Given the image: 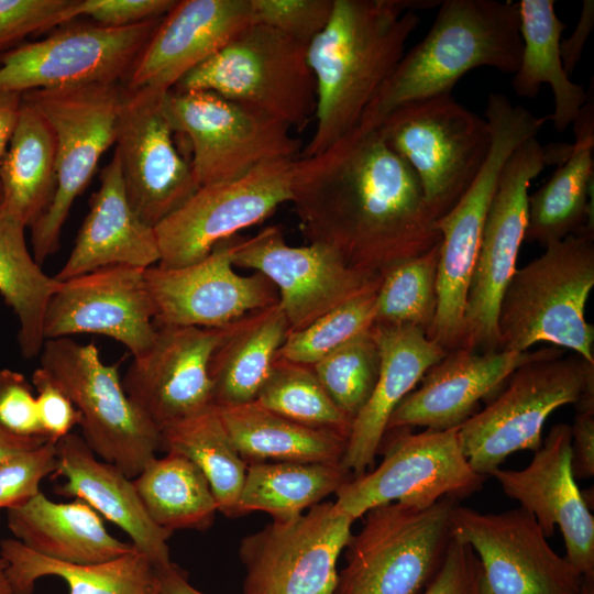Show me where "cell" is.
<instances>
[{"label":"cell","mask_w":594,"mask_h":594,"mask_svg":"<svg viewBox=\"0 0 594 594\" xmlns=\"http://www.w3.org/2000/svg\"><path fill=\"white\" fill-rule=\"evenodd\" d=\"M290 202L309 243L381 278L441 240L418 177L377 128L356 124L324 151L296 158Z\"/></svg>","instance_id":"6da1fadb"},{"label":"cell","mask_w":594,"mask_h":594,"mask_svg":"<svg viewBox=\"0 0 594 594\" xmlns=\"http://www.w3.org/2000/svg\"><path fill=\"white\" fill-rule=\"evenodd\" d=\"M433 0H333L326 28L309 43L317 85L316 129L301 156L351 131L405 53L419 24L415 10Z\"/></svg>","instance_id":"7a4b0ae2"},{"label":"cell","mask_w":594,"mask_h":594,"mask_svg":"<svg viewBox=\"0 0 594 594\" xmlns=\"http://www.w3.org/2000/svg\"><path fill=\"white\" fill-rule=\"evenodd\" d=\"M439 7L427 35L404 53L358 124L377 128L405 103L451 94L477 67L516 73L522 51L518 2L444 0Z\"/></svg>","instance_id":"3957f363"},{"label":"cell","mask_w":594,"mask_h":594,"mask_svg":"<svg viewBox=\"0 0 594 594\" xmlns=\"http://www.w3.org/2000/svg\"><path fill=\"white\" fill-rule=\"evenodd\" d=\"M510 278L497 315L498 351H529L540 342L594 364V328L585 305L594 286L593 228L584 227Z\"/></svg>","instance_id":"277c9868"},{"label":"cell","mask_w":594,"mask_h":594,"mask_svg":"<svg viewBox=\"0 0 594 594\" xmlns=\"http://www.w3.org/2000/svg\"><path fill=\"white\" fill-rule=\"evenodd\" d=\"M170 90H208L255 108L301 132L315 119L317 85L308 45L253 23Z\"/></svg>","instance_id":"5b68a950"},{"label":"cell","mask_w":594,"mask_h":594,"mask_svg":"<svg viewBox=\"0 0 594 594\" xmlns=\"http://www.w3.org/2000/svg\"><path fill=\"white\" fill-rule=\"evenodd\" d=\"M458 501L427 508L389 503L370 509L346 544V564L333 594H421L440 570L453 539Z\"/></svg>","instance_id":"8992f818"},{"label":"cell","mask_w":594,"mask_h":594,"mask_svg":"<svg viewBox=\"0 0 594 594\" xmlns=\"http://www.w3.org/2000/svg\"><path fill=\"white\" fill-rule=\"evenodd\" d=\"M594 398V364L578 354L552 356L518 367L484 409L459 429L472 469L488 476L520 450L537 451L542 429L559 407Z\"/></svg>","instance_id":"52a82bcc"},{"label":"cell","mask_w":594,"mask_h":594,"mask_svg":"<svg viewBox=\"0 0 594 594\" xmlns=\"http://www.w3.org/2000/svg\"><path fill=\"white\" fill-rule=\"evenodd\" d=\"M41 366L80 414L81 437L101 460L136 477L161 449L156 425L131 400L118 364H106L95 343L48 339Z\"/></svg>","instance_id":"ba28073f"},{"label":"cell","mask_w":594,"mask_h":594,"mask_svg":"<svg viewBox=\"0 0 594 594\" xmlns=\"http://www.w3.org/2000/svg\"><path fill=\"white\" fill-rule=\"evenodd\" d=\"M377 129L418 177L436 220L466 191L491 146L485 118L464 108L451 94L405 103L389 112Z\"/></svg>","instance_id":"9c48e42d"},{"label":"cell","mask_w":594,"mask_h":594,"mask_svg":"<svg viewBox=\"0 0 594 594\" xmlns=\"http://www.w3.org/2000/svg\"><path fill=\"white\" fill-rule=\"evenodd\" d=\"M122 84H88L31 90L22 99L50 122L56 139V188L30 227L34 260L42 265L59 249L72 206L90 183L103 153L116 142Z\"/></svg>","instance_id":"30bf717a"},{"label":"cell","mask_w":594,"mask_h":594,"mask_svg":"<svg viewBox=\"0 0 594 594\" xmlns=\"http://www.w3.org/2000/svg\"><path fill=\"white\" fill-rule=\"evenodd\" d=\"M165 112L187 136L199 187L238 179L276 161L295 160L300 142L280 120L208 90H168Z\"/></svg>","instance_id":"8fae6325"},{"label":"cell","mask_w":594,"mask_h":594,"mask_svg":"<svg viewBox=\"0 0 594 594\" xmlns=\"http://www.w3.org/2000/svg\"><path fill=\"white\" fill-rule=\"evenodd\" d=\"M458 429L386 431L382 462L344 483L334 504L355 520L389 503L427 508L446 497L459 501L479 492L486 476L470 465Z\"/></svg>","instance_id":"7c38bea8"},{"label":"cell","mask_w":594,"mask_h":594,"mask_svg":"<svg viewBox=\"0 0 594 594\" xmlns=\"http://www.w3.org/2000/svg\"><path fill=\"white\" fill-rule=\"evenodd\" d=\"M570 150L571 146L550 150L537 138H530L507 160L483 227L460 348L498 351L497 315L525 240L528 188L547 165L562 163Z\"/></svg>","instance_id":"4fadbf2b"},{"label":"cell","mask_w":594,"mask_h":594,"mask_svg":"<svg viewBox=\"0 0 594 594\" xmlns=\"http://www.w3.org/2000/svg\"><path fill=\"white\" fill-rule=\"evenodd\" d=\"M353 522L334 502H321L244 537L239 548L243 594H333Z\"/></svg>","instance_id":"5bb4252c"},{"label":"cell","mask_w":594,"mask_h":594,"mask_svg":"<svg viewBox=\"0 0 594 594\" xmlns=\"http://www.w3.org/2000/svg\"><path fill=\"white\" fill-rule=\"evenodd\" d=\"M161 19L119 29L69 22L22 43L0 54V92L123 84Z\"/></svg>","instance_id":"9a60e30c"},{"label":"cell","mask_w":594,"mask_h":594,"mask_svg":"<svg viewBox=\"0 0 594 594\" xmlns=\"http://www.w3.org/2000/svg\"><path fill=\"white\" fill-rule=\"evenodd\" d=\"M450 522L453 539L471 546L480 561L481 594H581L583 576L520 506L481 513L457 504Z\"/></svg>","instance_id":"2e32d148"},{"label":"cell","mask_w":594,"mask_h":594,"mask_svg":"<svg viewBox=\"0 0 594 594\" xmlns=\"http://www.w3.org/2000/svg\"><path fill=\"white\" fill-rule=\"evenodd\" d=\"M295 160L270 162L238 179L199 187L154 227L157 265L176 268L196 263L220 242L264 221L279 205L290 201Z\"/></svg>","instance_id":"e0dca14e"},{"label":"cell","mask_w":594,"mask_h":594,"mask_svg":"<svg viewBox=\"0 0 594 594\" xmlns=\"http://www.w3.org/2000/svg\"><path fill=\"white\" fill-rule=\"evenodd\" d=\"M233 265L254 270L275 286L289 324L298 331L341 304L378 288L382 278L351 267L332 246L286 243L279 226L232 238Z\"/></svg>","instance_id":"ac0fdd59"},{"label":"cell","mask_w":594,"mask_h":594,"mask_svg":"<svg viewBox=\"0 0 594 594\" xmlns=\"http://www.w3.org/2000/svg\"><path fill=\"white\" fill-rule=\"evenodd\" d=\"M166 92L122 85L114 142L129 204L153 228L199 188L190 162L176 148Z\"/></svg>","instance_id":"d6986e66"},{"label":"cell","mask_w":594,"mask_h":594,"mask_svg":"<svg viewBox=\"0 0 594 594\" xmlns=\"http://www.w3.org/2000/svg\"><path fill=\"white\" fill-rule=\"evenodd\" d=\"M491 136L479 174L454 207L435 222L441 235L437 308L427 337L446 352L462 344L468 295L486 216L507 160L525 140L518 128L506 122L492 124Z\"/></svg>","instance_id":"ffe728a7"},{"label":"cell","mask_w":594,"mask_h":594,"mask_svg":"<svg viewBox=\"0 0 594 594\" xmlns=\"http://www.w3.org/2000/svg\"><path fill=\"white\" fill-rule=\"evenodd\" d=\"M234 267L230 238L196 263L145 268L155 324L221 328L278 302L277 290L268 278L256 272L244 276Z\"/></svg>","instance_id":"44dd1931"},{"label":"cell","mask_w":594,"mask_h":594,"mask_svg":"<svg viewBox=\"0 0 594 594\" xmlns=\"http://www.w3.org/2000/svg\"><path fill=\"white\" fill-rule=\"evenodd\" d=\"M144 270L112 265L61 280L46 307L45 341L94 333L122 343L133 358L145 353L156 324Z\"/></svg>","instance_id":"7402d4cb"},{"label":"cell","mask_w":594,"mask_h":594,"mask_svg":"<svg viewBox=\"0 0 594 594\" xmlns=\"http://www.w3.org/2000/svg\"><path fill=\"white\" fill-rule=\"evenodd\" d=\"M229 326L156 324L151 348L133 358L122 385L160 430L215 406L209 365Z\"/></svg>","instance_id":"603a6c76"},{"label":"cell","mask_w":594,"mask_h":594,"mask_svg":"<svg viewBox=\"0 0 594 594\" xmlns=\"http://www.w3.org/2000/svg\"><path fill=\"white\" fill-rule=\"evenodd\" d=\"M571 458V426L557 424L525 469L498 468L492 476L535 516L547 538L558 526L568 561L583 578L594 579V517L573 476Z\"/></svg>","instance_id":"cb8c5ba5"},{"label":"cell","mask_w":594,"mask_h":594,"mask_svg":"<svg viewBox=\"0 0 594 594\" xmlns=\"http://www.w3.org/2000/svg\"><path fill=\"white\" fill-rule=\"evenodd\" d=\"M564 352L558 346L525 352L451 350L396 407L386 431L415 427L459 428L479 411L480 402L495 396L518 367L535 360L561 356Z\"/></svg>","instance_id":"d4e9b609"},{"label":"cell","mask_w":594,"mask_h":594,"mask_svg":"<svg viewBox=\"0 0 594 594\" xmlns=\"http://www.w3.org/2000/svg\"><path fill=\"white\" fill-rule=\"evenodd\" d=\"M251 0H180L161 19L123 86L168 91L246 26Z\"/></svg>","instance_id":"484cf974"},{"label":"cell","mask_w":594,"mask_h":594,"mask_svg":"<svg viewBox=\"0 0 594 594\" xmlns=\"http://www.w3.org/2000/svg\"><path fill=\"white\" fill-rule=\"evenodd\" d=\"M381 366L374 389L352 421L342 465L353 477L374 464L396 407L446 351L411 326H373Z\"/></svg>","instance_id":"4316f807"},{"label":"cell","mask_w":594,"mask_h":594,"mask_svg":"<svg viewBox=\"0 0 594 594\" xmlns=\"http://www.w3.org/2000/svg\"><path fill=\"white\" fill-rule=\"evenodd\" d=\"M56 455L54 475L64 479L56 488L58 495L87 503L122 529L133 547L156 569L172 563L167 541L173 532L150 518L132 479L116 465L100 460L84 438L74 432L56 442Z\"/></svg>","instance_id":"83f0119b"},{"label":"cell","mask_w":594,"mask_h":594,"mask_svg":"<svg viewBox=\"0 0 594 594\" xmlns=\"http://www.w3.org/2000/svg\"><path fill=\"white\" fill-rule=\"evenodd\" d=\"M89 211L74 248L55 276L58 280L112 265L147 268L160 262L155 230L132 209L125 195L116 152L102 168Z\"/></svg>","instance_id":"f1b7e54d"},{"label":"cell","mask_w":594,"mask_h":594,"mask_svg":"<svg viewBox=\"0 0 594 594\" xmlns=\"http://www.w3.org/2000/svg\"><path fill=\"white\" fill-rule=\"evenodd\" d=\"M13 538L45 558L69 564H96L133 549L113 537L100 515L80 499L55 502L42 491L8 509Z\"/></svg>","instance_id":"f546056e"},{"label":"cell","mask_w":594,"mask_h":594,"mask_svg":"<svg viewBox=\"0 0 594 594\" xmlns=\"http://www.w3.org/2000/svg\"><path fill=\"white\" fill-rule=\"evenodd\" d=\"M575 142L551 177L528 196L525 240L546 246L588 224L594 172V106L587 100L574 120Z\"/></svg>","instance_id":"4dcf8cb0"},{"label":"cell","mask_w":594,"mask_h":594,"mask_svg":"<svg viewBox=\"0 0 594 594\" xmlns=\"http://www.w3.org/2000/svg\"><path fill=\"white\" fill-rule=\"evenodd\" d=\"M288 333L279 302L232 322L209 365L213 405L228 407L255 400Z\"/></svg>","instance_id":"1f68e13d"},{"label":"cell","mask_w":594,"mask_h":594,"mask_svg":"<svg viewBox=\"0 0 594 594\" xmlns=\"http://www.w3.org/2000/svg\"><path fill=\"white\" fill-rule=\"evenodd\" d=\"M0 557L13 594H33L35 582L57 576L69 594H160L158 573L135 547L120 557L96 564H69L45 558L14 538L0 541Z\"/></svg>","instance_id":"d6a6232c"},{"label":"cell","mask_w":594,"mask_h":594,"mask_svg":"<svg viewBox=\"0 0 594 594\" xmlns=\"http://www.w3.org/2000/svg\"><path fill=\"white\" fill-rule=\"evenodd\" d=\"M518 9L522 51L512 86L517 96L534 98L541 85H550L554 109L549 120L556 131L563 132L588 100L562 65L560 41L566 25L558 18L553 0H520Z\"/></svg>","instance_id":"836d02e7"},{"label":"cell","mask_w":594,"mask_h":594,"mask_svg":"<svg viewBox=\"0 0 594 594\" xmlns=\"http://www.w3.org/2000/svg\"><path fill=\"white\" fill-rule=\"evenodd\" d=\"M217 409L246 463H342L348 444L342 435L295 422L255 400Z\"/></svg>","instance_id":"e575fe53"},{"label":"cell","mask_w":594,"mask_h":594,"mask_svg":"<svg viewBox=\"0 0 594 594\" xmlns=\"http://www.w3.org/2000/svg\"><path fill=\"white\" fill-rule=\"evenodd\" d=\"M1 207L30 228L56 188V139L50 122L22 99L18 122L0 163Z\"/></svg>","instance_id":"d590c367"},{"label":"cell","mask_w":594,"mask_h":594,"mask_svg":"<svg viewBox=\"0 0 594 594\" xmlns=\"http://www.w3.org/2000/svg\"><path fill=\"white\" fill-rule=\"evenodd\" d=\"M25 229L0 207V295L16 316L20 352L31 360L43 349L46 307L61 280L46 275L34 260Z\"/></svg>","instance_id":"8d00e7d4"},{"label":"cell","mask_w":594,"mask_h":594,"mask_svg":"<svg viewBox=\"0 0 594 594\" xmlns=\"http://www.w3.org/2000/svg\"><path fill=\"white\" fill-rule=\"evenodd\" d=\"M353 479L342 463L255 462L246 469L239 516L264 512L273 520H288Z\"/></svg>","instance_id":"74e56055"},{"label":"cell","mask_w":594,"mask_h":594,"mask_svg":"<svg viewBox=\"0 0 594 594\" xmlns=\"http://www.w3.org/2000/svg\"><path fill=\"white\" fill-rule=\"evenodd\" d=\"M133 484L150 518L165 530H206L215 520L218 506L211 487L182 454L154 457Z\"/></svg>","instance_id":"f35d334b"},{"label":"cell","mask_w":594,"mask_h":594,"mask_svg":"<svg viewBox=\"0 0 594 594\" xmlns=\"http://www.w3.org/2000/svg\"><path fill=\"white\" fill-rule=\"evenodd\" d=\"M161 449L189 459L207 479L218 512L239 517L246 462L234 447L216 406L163 427Z\"/></svg>","instance_id":"ab89813d"},{"label":"cell","mask_w":594,"mask_h":594,"mask_svg":"<svg viewBox=\"0 0 594 594\" xmlns=\"http://www.w3.org/2000/svg\"><path fill=\"white\" fill-rule=\"evenodd\" d=\"M255 402L295 422L349 438L352 420L337 407L310 365L276 358Z\"/></svg>","instance_id":"60d3db41"},{"label":"cell","mask_w":594,"mask_h":594,"mask_svg":"<svg viewBox=\"0 0 594 594\" xmlns=\"http://www.w3.org/2000/svg\"><path fill=\"white\" fill-rule=\"evenodd\" d=\"M439 249L440 242L383 275L376 293L375 323L411 326L427 334L437 308Z\"/></svg>","instance_id":"b9f144b4"},{"label":"cell","mask_w":594,"mask_h":594,"mask_svg":"<svg viewBox=\"0 0 594 594\" xmlns=\"http://www.w3.org/2000/svg\"><path fill=\"white\" fill-rule=\"evenodd\" d=\"M372 328L312 365L328 395L352 421L369 400L380 373V350Z\"/></svg>","instance_id":"7bdbcfd3"},{"label":"cell","mask_w":594,"mask_h":594,"mask_svg":"<svg viewBox=\"0 0 594 594\" xmlns=\"http://www.w3.org/2000/svg\"><path fill=\"white\" fill-rule=\"evenodd\" d=\"M377 289L365 292L289 332L276 358L312 366L375 324Z\"/></svg>","instance_id":"ee69618b"},{"label":"cell","mask_w":594,"mask_h":594,"mask_svg":"<svg viewBox=\"0 0 594 594\" xmlns=\"http://www.w3.org/2000/svg\"><path fill=\"white\" fill-rule=\"evenodd\" d=\"M81 0H0V54L80 16Z\"/></svg>","instance_id":"f6af8a7d"},{"label":"cell","mask_w":594,"mask_h":594,"mask_svg":"<svg viewBox=\"0 0 594 594\" xmlns=\"http://www.w3.org/2000/svg\"><path fill=\"white\" fill-rule=\"evenodd\" d=\"M56 442L20 452L0 463V509L19 506L41 492L42 481L55 473Z\"/></svg>","instance_id":"bcb514c9"},{"label":"cell","mask_w":594,"mask_h":594,"mask_svg":"<svg viewBox=\"0 0 594 594\" xmlns=\"http://www.w3.org/2000/svg\"><path fill=\"white\" fill-rule=\"evenodd\" d=\"M255 23L309 45L326 28L333 0H251Z\"/></svg>","instance_id":"7dc6e473"},{"label":"cell","mask_w":594,"mask_h":594,"mask_svg":"<svg viewBox=\"0 0 594 594\" xmlns=\"http://www.w3.org/2000/svg\"><path fill=\"white\" fill-rule=\"evenodd\" d=\"M0 425L22 437H45L35 392L26 377L10 369L0 370Z\"/></svg>","instance_id":"c3c4849f"},{"label":"cell","mask_w":594,"mask_h":594,"mask_svg":"<svg viewBox=\"0 0 594 594\" xmlns=\"http://www.w3.org/2000/svg\"><path fill=\"white\" fill-rule=\"evenodd\" d=\"M32 385L35 389L37 414L44 435L48 440L57 442L72 433L73 428L80 424V414L66 393L42 366L33 372Z\"/></svg>","instance_id":"681fc988"},{"label":"cell","mask_w":594,"mask_h":594,"mask_svg":"<svg viewBox=\"0 0 594 594\" xmlns=\"http://www.w3.org/2000/svg\"><path fill=\"white\" fill-rule=\"evenodd\" d=\"M480 561L466 543L452 539L443 563L421 594H481Z\"/></svg>","instance_id":"f907efd6"},{"label":"cell","mask_w":594,"mask_h":594,"mask_svg":"<svg viewBox=\"0 0 594 594\" xmlns=\"http://www.w3.org/2000/svg\"><path fill=\"white\" fill-rule=\"evenodd\" d=\"M176 0H81L80 15L106 28H127L163 18Z\"/></svg>","instance_id":"816d5d0a"},{"label":"cell","mask_w":594,"mask_h":594,"mask_svg":"<svg viewBox=\"0 0 594 594\" xmlns=\"http://www.w3.org/2000/svg\"><path fill=\"white\" fill-rule=\"evenodd\" d=\"M576 405L579 410L571 426V466L574 479L580 480L594 475V398Z\"/></svg>","instance_id":"f5cc1de1"},{"label":"cell","mask_w":594,"mask_h":594,"mask_svg":"<svg viewBox=\"0 0 594 594\" xmlns=\"http://www.w3.org/2000/svg\"><path fill=\"white\" fill-rule=\"evenodd\" d=\"M594 26V1L584 0L579 22L568 37L560 41V55L568 76L572 74L581 61L584 45Z\"/></svg>","instance_id":"db71d44e"},{"label":"cell","mask_w":594,"mask_h":594,"mask_svg":"<svg viewBox=\"0 0 594 594\" xmlns=\"http://www.w3.org/2000/svg\"><path fill=\"white\" fill-rule=\"evenodd\" d=\"M21 105L22 94L0 92V163L14 132Z\"/></svg>","instance_id":"11a10c76"},{"label":"cell","mask_w":594,"mask_h":594,"mask_svg":"<svg viewBox=\"0 0 594 594\" xmlns=\"http://www.w3.org/2000/svg\"><path fill=\"white\" fill-rule=\"evenodd\" d=\"M160 594H205L195 588L187 574L173 562L163 569H157Z\"/></svg>","instance_id":"9f6ffc18"},{"label":"cell","mask_w":594,"mask_h":594,"mask_svg":"<svg viewBox=\"0 0 594 594\" xmlns=\"http://www.w3.org/2000/svg\"><path fill=\"white\" fill-rule=\"evenodd\" d=\"M46 440L48 439L44 437L16 436L0 425V463L20 452L36 448Z\"/></svg>","instance_id":"6f0895ef"},{"label":"cell","mask_w":594,"mask_h":594,"mask_svg":"<svg viewBox=\"0 0 594 594\" xmlns=\"http://www.w3.org/2000/svg\"><path fill=\"white\" fill-rule=\"evenodd\" d=\"M7 561L2 557H0V594H13L7 576Z\"/></svg>","instance_id":"680465c9"},{"label":"cell","mask_w":594,"mask_h":594,"mask_svg":"<svg viewBox=\"0 0 594 594\" xmlns=\"http://www.w3.org/2000/svg\"><path fill=\"white\" fill-rule=\"evenodd\" d=\"M581 594H594V579L583 578Z\"/></svg>","instance_id":"91938a15"},{"label":"cell","mask_w":594,"mask_h":594,"mask_svg":"<svg viewBox=\"0 0 594 594\" xmlns=\"http://www.w3.org/2000/svg\"><path fill=\"white\" fill-rule=\"evenodd\" d=\"M2 201H3V196H2V189H1V186H0V207L2 205Z\"/></svg>","instance_id":"94428289"}]
</instances>
